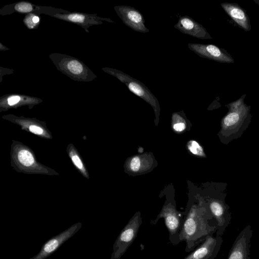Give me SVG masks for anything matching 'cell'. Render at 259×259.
Segmentation results:
<instances>
[{
	"instance_id": "cell-1",
	"label": "cell",
	"mask_w": 259,
	"mask_h": 259,
	"mask_svg": "<svg viewBox=\"0 0 259 259\" xmlns=\"http://www.w3.org/2000/svg\"><path fill=\"white\" fill-rule=\"evenodd\" d=\"M217 224L207 204L193 205L184 217L180 235L181 242L185 241V252H190L208 235L216 233Z\"/></svg>"
},
{
	"instance_id": "cell-2",
	"label": "cell",
	"mask_w": 259,
	"mask_h": 259,
	"mask_svg": "<svg viewBox=\"0 0 259 259\" xmlns=\"http://www.w3.org/2000/svg\"><path fill=\"white\" fill-rule=\"evenodd\" d=\"M246 94L225 105L228 111L222 118L218 137L222 143L229 144L240 138L251 123V106L244 102Z\"/></svg>"
},
{
	"instance_id": "cell-3",
	"label": "cell",
	"mask_w": 259,
	"mask_h": 259,
	"mask_svg": "<svg viewBox=\"0 0 259 259\" xmlns=\"http://www.w3.org/2000/svg\"><path fill=\"white\" fill-rule=\"evenodd\" d=\"M227 184L220 183L217 194L210 198L207 205L217 224V236H222L231 220L230 206L225 201Z\"/></svg>"
},
{
	"instance_id": "cell-4",
	"label": "cell",
	"mask_w": 259,
	"mask_h": 259,
	"mask_svg": "<svg viewBox=\"0 0 259 259\" xmlns=\"http://www.w3.org/2000/svg\"><path fill=\"white\" fill-rule=\"evenodd\" d=\"M105 71L118 78L124 83L128 90L136 96L143 99L153 108L157 122L160 114V105L156 97L148 88L140 81L130 75L116 69L105 68Z\"/></svg>"
},
{
	"instance_id": "cell-5",
	"label": "cell",
	"mask_w": 259,
	"mask_h": 259,
	"mask_svg": "<svg viewBox=\"0 0 259 259\" xmlns=\"http://www.w3.org/2000/svg\"><path fill=\"white\" fill-rule=\"evenodd\" d=\"M142 223L141 213L137 212L120 231L113 246L110 259H120L136 238Z\"/></svg>"
},
{
	"instance_id": "cell-6",
	"label": "cell",
	"mask_w": 259,
	"mask_h": 259,
	"mask_svg": "<svg viewBox=\"0 0 259 259\" xmlns=\"http://www.w3.org/2000/svg\"><path fill=\"white\" fill-rule=\"evenodd\" d=\"M163 218L165 225L169 233V239L172 245L176 246L181 242L180 235L181 232L184 218L181 212L177 210L172 203L163 206L157 218L150 222L152 225L157 224L159 219Z\"/></svg>"
},
{
	"instance_id": "cell-7",
	"label": "cell",
	"mask_w": 259,
	"mask_h": 259,
	"mask_svg": "<svg viewBox=\"0 0 259 259\" xmlns=\"http://www.w3.org/2000/svg\"><path fill=\"white\" fill-rule=\"evenodd\" d=\"M81 227V223H76L59 234L51 238L42 245L37 254L28 259H46L73 236Z\"/></svg>"
},
{
	"instance_id": "cell-8",
	"label": "cell",
	"mask_w": 259,
	"mask_h": 259,
	"mask_svg": "<svg viewBox=\"0 0 259 259\" xmlns=\"http://www.w3.org/2000/svg\"><path fill=\"white\" fill-rule=\"evenodd\" d=\"M223 242L222 236L208 235L184 259H214Z\"/></svg>"
},
{
	"instance_id": "cell-9",
	"label": "cell",
	"mask_w": 259,
	"mask_h": 259,
	"mask_svg": "<svg viewBox=\"0 0 259 259\" xmlns=\"http://www.w3.org/2000/svg\"><path fill=\"white\" fill-rule=\"evenodd\" d=\"M188 47L202 58L220 63L234 62L233 58L226 50L212 44L189 43Z\"/></svg>"
},
{
	"instance_id": "cell-10",
	"label": "cell",
	"mask_w": 259,
	"mask_h": 259,
	"mask_svg": "<svg viewBox=\"0 0 259 259\" xmlns=\"http://www.w3.org/2000/svg\"><path fill=\"white\" fill-rule=\"evenodd\" d=\"M252 236L251 227L248 225L236 238L227 259H251L250 248Z\"/></svg>"
},
{
	"instance_id": "cell-11",
	"label": "cell",
	"mask_w": 259,
	"mask_h": 259,
	"mask_svg": "<svg viewBox=\"0 0 259 259\" xmlns=\"http://www.w3.org/2000/svg\"><path fill=\"white\" fill-rule=\"evenodd\" d=\"M114 9L123 23L130 28L139 32L149 31L145 25L143 15L135 8L122 5L115 6Z\"/></svg>"
},
{
	"instance_id": "cell-12",
	"label": "cell",
	"mask_w": 259,
	"mask_h": 259,
	"mask_svg": "<svg viewBox=\"0 0 259 259\" xmlns=\"http://www.w3.org/2000/svg\"><path fill=\"white\" fill-rule=\"evenodd\" d=\"M174 27L184 34L200 39H212L206 29L188 16L181 17Z\"/></svg>"
},
{
	"instance_id": "cell-13",
	"label": "cell",
	"mask_w": 259,
	"mask_h": 259,
	"mask_svg": "<svg viewBox=\"0 0 259 259\" xmlns=\"http://www.w3.org/2000/svg\"><path fill=\"white\" fill-rule=\"evenodd\" d=\"M221 6L226 13L240 27L246 31L251 30V24L246 11L238 4L223 3Z\"/></svg>"
},
{
	"instance_id": "cell-14",
	"label": "cell",
	"mask_w": 259,
	"mask_h": 259,
	"mask_svg": "<svg viewBox=\"0 0 259 259\" xmlns=\"http://www.w3.org/2000/svg\"><path fill=\"white\" fill-rule=\"evenodd\" d=\"M172 123L174 130L178 132L183 131L186 128L184 118L179 113H174L172 115Z\"/></svg>"
},
{
	"instance_id": "cell-15",
	"label": "cell",
	"mask_w": 259,
	"mask_h": 259,
	"mask_svg": "<svg viewBox=\"0 0 259 259\" xmlns=\"http://www.w3.org/2000/svg\"><path fill=\"white\" fill-rule=\"evenodd\" d=\"M18 157L19 161L26 166L31 165L34 161L32 154L25 150L20 151L18 153Z\"/></svg>"
},
{
	"instance_id": "cell-16",
	"label": "cell",
	"mask_w": 259,
	"mask_h": 259,
	"mask_svg": "<svg viewBox=\"0 0 259 259\" xmlns=\"http://www.w3.org/2000/svg\"><path fill=\"white\" fill-rule=\"evenodd\" d=\"M187 146L188 150L194 155L205 156L203 148L196 141L191 140L188 143Z\"/></svg>"
},
{
	"instance_id": "cell-17",
	"label": "cell",
	"mask_w": 259,
	"mask_h": 259,
	"mask_svg": "<svg viewBox=\"0 0 259 259\" xmlns=\"http://www.w3.org/2000/svg\"><path fill=\"white\" fill-rule=\"evenodd\" d=\"M67 68L70 73L79 74L82 72L83 67L82 64L76 60H70L67 64Z\"/></svg>"
},
{
	"instance_id": "cell-18",
	"label": "cell",
	"mask_w": 259,
	"mask_h": 259,
	"mask_svg": "<svg viewBox=\"0 0 259 259\" xmlns=\"http://www.w3.org/2000/svg\"><path fill=\"white\" fill-rule=\"evenodd\" d=\"M130 168L133 172L138 171L141 166V160L139 156L133 157L130 162Z\"/></svg>"
},
{
	"instance_id": "cell-19",
	"label": "cell",
	"mask_w": 259,
	"mask_h": 259,
	"mask_svg": "<svg viewBox=\"0 0 259 259\" xmlns=\"http://www.w3.org/2000/svg\"><path fill=\"white\" fill-rule=\"evenodd\" d=\"M15 9L19 12L28 13L32 11L33 7L31 4L28 3L22 2L17 4Z\"/></svg>"
},
{
	"instance_id": "cell-20",
	"label": "cell",
	"mask_w": 259,
	"mask_h": 259,
	"mask_svg": "<svg viewBox=\"0 0 259 259\" xmlns=\"http://www.w3.org/2000/svg\"><path fill=\"white\" fill-rule=\"evenodd\" d=\"M68 18L74 22H81L84 20V17L78 14H71L68 16Z\"/></svg>"
},
{
	"instance_id": "cell-21",
	"label": "cell",
	"mask_w": 259,
	"mask_h": 259,
	"mask_svg": "<svg viewBox=\"0 0 259 259\" xmlns=\"http://www.w3.org/2000/svg\"><path fill=\"white\" fill-rule=\"evenodd\" d=\"M20 100V98L18 96L10 97L8 99V103L9 105H13L17 103Z\"/></svg>"
},
{
	"instance_id": "cell-22",
	"label": "cell",
	"mask_w": 259,
	"mask_h": 259,
	"mask_svg": "<svg viewBox=\"0 0 259 259\" xmlns=\"http://www.w3.org/2000/svg\"><path fill=\"white\" fill-rule=\"evenodd\" d=\"M29 130L30 132L34 133L36 134H41L43 132L42 130L40 127L36 126L35 125L30 126Z\"/></svg>"
},
{
	"instance_id": "cell-23",
	"label": "cell",
	"mask_w": 259,
	"mask_h": 259,
	"mask_svg": "<svg viewBox=\"0 0 259 259\" xmlns=\"http://www.w3.org/2000/svg\"><path fill=\"white\" fill-rule=\"evenodd\" d=\"M72 159L76 166H77L79 168H82V164L80 159L79 158V157L77 156H76V155L73 156L72 157Z\"/></svg>"
},
{
	"instance_id": "cell-24",
	"label": "cell",
	"mask_w": 259,
	"mask_h": 259,
	"mask_svg": "<svg viewBox=\"0 0 259 259\" xmlns=\"http://www.w3.org/2000/svg\"><path fill=\"white\" fill-rule=\"evenodd\" d=\"M39 18L38 17L36 16H33L32 17V21L34 23L36 24L37 23L39 22Z\"/></svg>"
},
{
	"instance_id": "cell-25",
	"label": "cell",
	"mask_w": 259,
	"mask_h": 259,
	"mask_svg": "<svg viewBox=\"0 0 259 259\" xmlns=\"http://www.w3.org/2000/svg\"><path fill=\"white\" fill-rule=\"evenodd\" d=\"M258 259H259V258Z\"/></svg>"
}]
</instances>
